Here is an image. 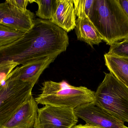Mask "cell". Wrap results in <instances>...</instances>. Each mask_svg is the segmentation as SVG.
Returning a JSON list of instances; mask_svg holds the SVG:
<instances>
[{
  "label": "cell",
  "mask_w": 128,
  "mask_h": 128,
  "mask_svg": "<svg viewBox=\"0 0 128 128\" xmlns=\"http://www.w3.org/2000/svg\"><path fill=\"white\" fill-rule=\"evenodd\" d=\"M67 32L50 20L35 19L31 29L22 38L0 48V62L12 61L19 65L66 51Z\"/></svg>",
  "instance_id": "1"
},
{
  "label": "cell",
  "mask_w": 128,
  "mask_h": 128,
  "mask_svg": "<svg viewBox=\"0 0 128 128\" xmlns=\"http://www.w3.org/2000/svg\"><path fill=\"white\" fill-rule=\"evenodd\" d=\"M88 18L108 45L128 38V14L119 0H94Z\"/></svg>",
  "instance_id": "2"
},
{
  "label": "cell",
  "mask_w": 128,
  "mask_h": 128,
  "mask_svg": "<svg viewBox=\"0 0 128 128\" xmlns=\"http://www.w3.org/2000/svg\"><path fill=\"white\" fill-rule=\"evenodd\" d=\"M42 85L41 93L35 98L38 104L74 110L83 104L95 101V92L85 86L76 87L64 80L59 82L45 81Z\"/></svg>",
  "instance_id": "3"
},
{
  "label": "cell",
  "mask_w": 128,
  "mask_h": 128,
  "mask_svg": "<svg viewBox=\"0 0 128 128\" xmlns=\"http://www.w3.org/2000/svg\"><path fill=\"white\" fill-rule=\"evenodd\" d=\"M95 92V103L119 121L128 123V88L111 73Z\"/></svg>",
  "instance_id": "4"
},
{
  "label": "cell",
  "mask_w": 128,
  "mask_h": 128,
  "mask_svg": "<svg viewBox=\"0 0 128 128\" xmlns=\"http://www.w3.org/2000/svg\"><path fill=\"white\" fill-rule=\"evenodd\" d=\"M34 85L7 78L0 82V127L32 95Z\"/></svg>",
  "instance_id": "5"
},
{
  "label": "cell",
  "mask_w": 128,
  "mask_h": 128,
  "mask_svg": "<svg viewBox=\"0 0 128 128\" xmlns=\"http://www.w3.org/2000/svg\"><path fill=\"white\" fill-rule=\"evenodd\" d=\"M78 122L74 109L46 105L38 109L34 128H73Z\"/></svg>",
  "instance_id": "6"
},
{
  "label": "cell",
  "mask_w": 128,
  "mask_h": 128,
  "mask_svg": "<svg viewBox=\"0 0 128 128\" xmlns=\"http://www.w3.org/2000/svg\"><path fill=\"white\" fill-rule=\"evenodd\" d=\"M74 111L77 117L86 122V124L100 128H122L124 125V122L97 106L95 101L83 104Z\"/></svg>",
  "instance_id": "7"
},
{
  "label": "cell",
  "mask_w": 128,
  "mask_h": 128,
  "mask_svg": "<svg viewBox=\"0 0 128 128\" xmlns=\"http://www.w3.org/2000/svg\"><path fill=\"white\" fill-rule=\"evenodd\" d=\"M34 14L29 10L23 11L7 3L0 4V23L24 33L34 25Z\"/></svg>",
  "instance_id": "8"
},
{
  "label": "cell",
  "mask_w": 128,
  "mask_h": 128,
  "mask_svg": "<svg viewBox=\"0 0 128 128\" xmlns=\"http://www.w3.org/2000/svg\"><path fill=\"white\" fill-rule=\"evenodd\" d=\"M58 56H52L28 62L15 68L6 78L35 84L44 70Z\"/></svg>",
  "instance_id": "9"
},
{
  "label": "cell",
  "mask_w": 128,
  "mask_h": 128,
  "mask_svg": "<svg viewBox=\"0 0 128 128\" xmlns=\"http://www.w3.org/2000/svg\"><path fill=\"white\" fill-rule=\"evenodd\" d=\"M38 104L31 95L0 128H34L38 116Z\"/></svg>",
  "instance_id": "10"
},
{
  "label": "cell",
  "mask_w": 128,
  "mask_h": 128,
  "mask_svg": "<svg viewBox=\"0 0 128 128\" xmlns=\"http://www.w3.org/2000/svg\"><path fill=\"white\" fill-rule=\"evenodd\" d=\"M76 16L72 0H57L56 11L50 21L68 32L75 28Z\"/></svg>",
  "instance_id": "11"
},
{
  "label": "cell",
  "mask_w": 128,
  "mask_h": 128,
  "mask_svg": "<svg viewBox=\"0 0 128 128\" xmlns=\"http://www.w3.org/2000/svg\"><path fill=\"white\" fill-rule=\"evenodd\" d=\"M74 29L78 40L85 42L91 46L99 45L103 41L101 35L88 17L78 18Z\"/></svg>",
  "instance_id": "12"
},
{
  "label": "cell",
  "mask_w": 128,
  "mask_h": 128,
  "mask_svg": "<svg viewBox=\"0 0 128 128\" xmlns=\"http://www.w3.org/2000/svg\"><path fill=\"white\" fill-rule=\"evenodd\" d=\"M105 65L108 70L128 88V58L104 55Z\"/></svg>",
  "instance_id": "13"
},
{
  "label": "cell",
  "mask_w": 128,
  "mask_h": 128,
  "mask_svg": "<svg viewBox=\"0 0 128 128\" xmlns=\"http://www.w3.org/2000/svg\"><path fill=\"white\" fill-rule=\"evenodd\" d=\"M35 2L38 5L36 15L40 19L50 20L55 13L57 9V0H33L30 3Z\"/></svg>",
  "instance_id": "14"
},
{
  "label": "cell",
  "mask_w": 128,
  "mask_h": 128,
  "mask_svg": "<svg viewBox=\"0 0 128 128\" xmlns=\"http://www.w3.org/2000/svg\"><path fill=\"white\" fill-rule=\"evenodd\" d=\"M25 33L0 23V48L22 38Z\"/></svg>",
  "instance_id": "15"
},
{
  "label": "cell",
  "mask_w": 128,
  "mask_h": 128,
  "mask_svg": "<svg viewBox=\"0 0 128 128\" xmlns=\"http://www.w3.org/2000/svg\"><path fill=\"white\" fill-rule=\"evenodd\" d=\"M74 13L78 18L89 17L94 0H73Z\"/></svg>",
  "instance_id": "16"
},
{
  "label": "cell",
  "mask_w": 128,
  "mask_h": 128,
  "mask_svg": "<svg viewBox=\"0 0 128 128\" xmlns=\"http://www.w3.org/2000/svg\"><path fill=\"white\" fill-rule=\"evenodd\" d=\"M108 55L121 58H128V38L122 42H118L110 45Z\"/></svg>",
  "instance_id": "17"
},
{
  "label": "cell",
  "mask_w": 128,
  "mask_h": 128,
  "mask_svg": "<svg viewBox=\"0 0 128 128\" xmlns=\"http://www.w3.org/2000/svg\"><path fill=\"white\" fill-rule=\"evenodd\" d=\"M19 65L12 61L0 62V82L5 79L9 74Z\"/></svg>",
  "instance_id": "18"
},
{
  "label": "cell",
  "mask_w": 128,
  "mask_h": 128,
  "mask_svg": "<svg viewBox=\"0 0 128 128\" xmlns=\"http://www.w3.org/2000/svg\"><path fill=\"white\" fill-rule=\"evenodd\" d=\"M7 3L23 11L27 10V7L29 2L28 0H7Z\"/></svg>",
  "instance_id": "19"
},
{
  "label": "cell",
  "mask_w": 128,
  "mask_h": 128,
  "mask_svg": "<svg viewBox=\"0 0 128 128\" xmlns=\"http://www.w3.org/2000/svg\"><path fill=\"white\" fill-rule=\"evenodd\" d=\"M121 5L128 14V0H119Z\"/></svg>",
  "instance_id": "20"
},
{
  "label": "cell",
  "mask_w": 128,
  "mask_h": 128,
  "mask_svg": "<svg viewBox=\"0 0 128 128\" xmlns=\"http://www.w3.org/2000/svg\"><path fill=\"white\" fill-rule=\"evenodd\" d=\"M73 128H100L92 125H89L79 124L78 125H76Z\"/></svg>",
  "instance_id": "21"
},
{
  "label": "cell",
  "mask_w": 128,
  "mask_h": 128,
  "mask_svg": "<svg viewBox=\"0 0 128 128\" xmlns=\"http://www.w3.org/2000/svg\"><path fill=\"white\" fill-rule=\"evenodd\" d=\"M122 128H128V127H127V126H125V125H124Z\"/></svg>",
  "instance_id": "22"
}]
</instances>
